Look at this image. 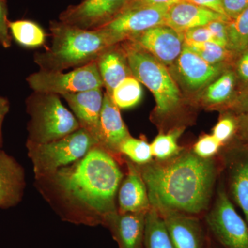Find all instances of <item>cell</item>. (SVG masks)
<instances>
[{
  "label": "cell",
  "mask_w": 248,
  "mask_h": 248,
  "mask_svg": "<svg viewBox=\"0 0 248 248\" xmlns=\"http://www.w3.org/2000/svg\"><path fill=\"white\" fill-rule=\"evenodd\" d=\"M137 166L151 207L158 213L179 212L196 216L208 208L218 174L214 158L203 159L192 151L182 152L170 159Z\"/></svg>",
  "instance_id": "obj_1"
},
{
  "label": "cell",
  "mask_w": 248,
  "mask_h": 248,
  "mask_svg": "<svg viewBox=\"0 0 248 248\" xmlns=\"http://www.w3.org/2000/svg\"><path fill=\"white\" fill-rule=\"evenodd\" d=\"M48 178L67 201L86 210L85 224H104L107 217L118 210L115 199L123 173L115 158L100 146Z\"/></svg>",
  "instance_id": "obj_2"
},
{
  "label": "cell",
  "mask_w": 248,
  "mask_h": 248,
  "mask_svg": "<svg viewBox=\"0 0 248 248\" xmlns=\"http://www.w3.org/2000/svg\"><path fill=\"white\" fill-rule=\"evenodd\" d=\"M51 46L36 53L34 62L45 71H60L86 66L107 48L119 42L102 29L86 30L68 25L61 21H51L49 26Z\"/></svg>",
  "instance_id": "obj_3"
},
{
  "label": "cell",
  "mask_w": 248,
  "mask_h": 248,
  "mask_svg": "<svg viewBox=\"0 0 248 248\" xmlns=\"http://www.w3.org/2000/svg\"><path fill=\"white\" fill-rule=\"evenodd\" d=\"M121 45L126 55L132 76L153 93L156 102V113L161 117L174 113L180 104V92L166 66L130 41H124Z\"/></svg>",
  "instance_id": "obj_4"
},
{
  "label": "cell",
  "mask_w": 248,
  "mask_h": 248,
  "mask_svg": "<svg viewBox=\"0 0 248 248\" xmlns=\"http://www.w3.org/2000/svg\"><path fill=\"white\" fill-rule=\"evenodd\" d=\"M30 115L27 141L46 143L69 135L81 128L73 112L60 100V95L33 92L26 101Z\"/></svg>",
  "instance_id": "obj_5"
},
{
  "label": "cell",
  "mask_w": 248,
  "mask_h": 248,
  "mask_svg": "<svg viewBox=\"0 0 248 248\" xmlns=\"http://www.w3.org/2000/svg\"><path fill=\"white\" fill-rule=\"evenodd\" d=\"M96 146H99L97 140L82 128L48 143L27 141L28 156L38 179L48 178L58 170L76 162Z\"/></svg>",
  "instance_id": "obj_6"
},
{
  "label": "cell",
  "mask_w": 248,
  "mask_h": 248,
  "mask_svg": "<svg viewBox=\"0 0 248 248\" xmlns=\"http://www.w3.org/2000/svg\"><path fill=\"white\" fill-rule=\"evenodd\" d=\"M212 236L221 248H248V226L235 210L223 182L217 188L216 200L205 216Z\"/></svg>",
  "instance_id": "obj_7"
},
{
  "label": "cell",
  "mask_w": 248,
  "mask_h": 248,
  "mask_svg": "<svg viewBox=\"0 0 248 248\" xmlns=\"http://www.w3.org/2000/svg\"><path fill=\"white\" fill-rule=\"evenodd\" d=\"M27 81L33 92L61 96L104 87L96 62L68 73L40 70L28 77Z\"/></svg>",
  "instance_id": "obj_8"
},
{
  "label": "cell",
  "mask_w": 248,
  "mask_h": 248,
  "mask_svg": "<svg viewBox=\"0 0 248 248\" xmlns=\"http://www.w3.org/2000/svg\"><path fill=\"white\" fill-rule=\"evenodd\" d=\"M169 6L155 5L128 6L102 30L113 36L119 43L148 29L165 25Z\"/></svg>",
  "instance_id": "obj_9"
},
{
  "label": "cell",
  "mask_w": 248,
  "mask_h": 248,
  "mask_svg": "<svg viewBox=\"0 0 248 248\" xmlns=\"http://www.w3.org/2000/svg\"><path fill=\"white\" fill-rule=\"evenodd\" d=\"M131 0H84L60 14V21L86 30L107 25L125 9Z\"/></svg>",
  "instance_id": "obj_10"
},
{
  "label": "cell",
  "mask_w": 248,
  "mask_h": 248,
  "mask_svg": "<svg viewBox=\"0 0 248 248\" xmlns=\"http://www.w3.org/2000/svg\"><path fill=\"white\" fill-rule=\"evenodd\" d=\"M127 40L144 49L165 66L175 63L185 45L184 34L166 25L152 28Z\"/></svg>",
  "instance_id": "obj_11"
},
{
  "label": "cell",
  "mask_w": 248,
  "mask_h": 248,
  "mask_svg": "<svg viewBox=\"0 0 248 248\" xmlns=\"http://www.w3.org/2000/svg\"><path fill=\"white\" fill-rule=\"evenodd\" d=\"M230 193L242 210L248 226V150L236 141L223 154Z\"/></svg>",
  "instance_id": "obj_12"
},
{
  "label": "cell",
  "mask_w": 248,
  "mask_h": 248,
  "mask_svg": "<svg viewBox=\"0 0 248 248\" xmlns=\"http://www.w3.org/2000/svg\"><path fill=\"white\" fill-rule=\"evenodd\" d=\"M175 63L183 84L192 91L213 82L229 70V63L211 64L186 45Z\"/></svg>",
  "instance_id": "obj_13"
},
{
  "label": "cell",
  "mask_w": 248,
  "mask_h": 248,
  "mask_svg": "<svg viewBox=\"0 0 248 248\" xmlns=\"http://www.w3.org/2000/svg\"><path fill=\"white\" fill-rule=\"evenodd\" d=\"M159 215L164 219L174 248H208L203 227L195 215L173 211Z\"/></svg>",
  "instance_id": "obj_14"
},
{
  "label": "cell",
  "mask_w": 248,
  "mask_h": 248,
  "mask_svg": "<svg viewBox=\"0 0 248 248\" xmlns=\"http://www.w3.org/2000/svg\"><path fill=\"white\" fill-rule=\"evenodd\" d=\"M73 111L80 127L87 130L99 143L100 115L104 94L102 89H95L62 96Z\"/></svg>",
  "instance_id": "obj_15"
},
{
  "label": "cell",
  "mask_w": 248,
  "mask_h": 248,
  "mask_svg": "<svg viewBox=\"0 0 248 248\" xmlns=\"http://www.w3.org/2000/svg\"><path fill=\"white\" fill-rule=\"evenodd\" d=\"M129 137L130 135L122 119L120 109L110 94L106 92L100 115L99 146L115 158L121 155V145Z\"/></svg>",
  "instance_id": "obj_16"
},
{
  "label": "cell",
  "mask_w": 248,
  "mask_h": 248,
  "mask_svg": "<svg viewBox=\"0 0 248 248\" xmlns=\"http://www.w3.org/2000/svg\"><path fill=\"white\" fill-rule=\"evenodd\" d=\"M147 213H121L117 210L107 217L103 225L110 230L119 248H143Z\"/></svg>",
  "instance_id": "obj_17"
},
{
  "label": "cell",
  "mask_w": 248,
  "mask_h": 248,
  "mask_svg": "<svg viewBox=\"0 0 248 248\" xmlns=\"http://www.w3.org/2000/svg\"><path fill=\"white\" fill-rule=\"evenodd\" d=\"M127 174L118 191V212L147 213L151 208L146 184L138 166L127 160Z\"/></svg>",
  "instance_id": "obj_18"
},
{
  "label": "cell",
  "mask_w": 248,
  "mask_h": 248,
  "mask_svg": "<svg viewBox=\"0 0 248 248\" xmlns=\"http://www.w3.org/2000/svg\"><path fill=\"white\" fill-rule=\"evenodd\" d=\"M215 20L231 21L223 15L182 0L170 6L166 14L165 25L184 34L189 29L204 27Z\"/></svg>",
  "instance_id": "obj_19"
},
{
  "label": "cell",
  "mask_w": 248,
  "mask_h": 248,
  "mask_svg": "<svg viewBox=\"0 0 248 248\" xmlns=\"http://www.w3.org/2000/svg\"><path fill=\"white\" fill-rule=\"evenodd\" d=\"M25 173L17 160L0 149V208L17 205L25 189Z\"/></svg>",
  "instance_id": "obj_20"
},
{
  "label": "cell",
  "mask_w": 248,
  "mask_h": 248,
  "mask_svg": "<svg viewBox=\"0 0 248 248\" xmlns=\"http://www.w3.org/2000/svg\"><path fill=\"white\" fill-rule=\"evenodd\" d=\"M98 70L107 93L113 90L128 77L132 76L125 51L120 43L109 47L98 58Z\"/></svg>",
  "instance_id": "obj_21"
},
{
  "label": "cell",
  "mask_w": 248,
  "mask_h": 248,
  "mask_svg": "<svg viewBox=\"0 0 248 248\" xmlns=\"http://www.w3.org/2000/svg\"><path fill=\"white\" fill-rule=\"evenodd\" d=\"M143 248H174L164 219L152 207L146 213Z\"/></svg>",
  "instance_id": "obj_22"
},
{
  "label": "cell",
  "mask_w": 248,
  "mask_h": 248,
  "mask_svg": "<svg viewBox=\"0 0 248 248\" xmlns=\"http://www.w3.org/2000/svg\"><path fill=\"white\" fill-rule=\"evenodd\" d=\"M236 76L233 71H227L209 85L204 94L203 100L208 105L230 104L233 99Z\"/></svg>",
  "instance_id": "obj_23"
},
{
  "label": "cell",
  "mask_w": 248,
  "mask_h": 248,
  "mask_svg": "<svg viewBox=\"0 0 248 248\" xmlns=\"http://www.w3.org/2000/svg\"><path fill=\"white\" fill-rule=\"evenodd\" d=\"M9 28L11 37L22 46L32 48L45 45V31L32 21L20 19L9 22Z\"/></svg>",
  "instance_id": "obj_24"
},
{
  "label": "cell",
  "mask_w": 248,
  "mask_h": 248,
  "mask_svg": "<svg viewBox=\"0 0 248 248\" xmlns=\"http://www.w3.org/2000/svg\"><path fill=\"white\" fill-rule=\"evenodd\" d=\"M111 97L120 109L135 107L141 99V84L133 76L128 77L113 90Z\"/></svg>",
  "instance_id": "obj_25"
},
{
  "label": "cell",
  "mask_w": 248,
  "mask_h": 248,
  "mask_svg": "<svg viewBox=\"0 0 248 248\" xmlns=\"http://www.w3.org/2000/svg\"><path fill=\"white\" fill-rule=\"evenodd\" d=\"M228 49L240 55L248 50V8L228 24Z\"/></svg>",
  "instance_id": "obj_26"
},
{
  "label": "cell",
  "mask_w": 248,
  "mask_h": 248,
  "mask_svg": "<svg viewBox=\"0 0 248 248\" xmlns=\"http://www.w3.org/2000/svg\"><path fill=\"white\" fill-rule=\"evenodd\" d=\"M182 133V130L176 129L170 133L157 135L150 143L153 157L159 161H164L180 154L182 150L177 141Z\"/></svg>",
  "instance_id": "obj_27"
},
{
  "label": "cell",
  "mask_w": 248,
  "mask_h": 248,
  "mask_svg": "<svg viewBox=\"0 0 248 248\" xmlns=\"http://www.w3.org/2000/svg\"><path fill=\"white\" fill-rule=\"evenodd\" d=\"M199 56L211 64L229 63L236 56L229 49L221 46L214 42L203 44H192L186 45Z\"/></svg>",
  "instance_id": "obj_28"
},
{
  "label": "cell",
  "mask_w": 248,
  "mask_h": 248,
  "mask_svg": "<svg viewBox=\"0 0 248 248\" xmlns=\"http://www.w3.org/2000/svg\"><path fill=\"white\" fill-rule=\"evenodd\" d=\"M120 153L137 165H144L153 161L151 144L142 139L129 137L121 145Z\"/></svg>",
  "instance_id": "obj_29"
},
{
  "label": "cell",
  "mask_w": 248,
  "mask_h": 248,
  "mask_svg": "<svg viewBox=\"0 0 248 248\" xmlns=\"http://www.w3.org/2000/svg\"><path fill=\"white\" fill-rule=\"evenodd\" d=\"M237 123L236 115L228 114L222 117L214 127L212 135L221 143L222 146L231 141L236 135Z\"/></svg>",
  "instance_id": "obj_30"
},
{
  "label": "cell",
  "mask_w": 248,
  "mask_h": 248,
  "mask_svg": "<svg viewBox=\"0 0 248 248\" xmlns=\"http://www.w3.org/2000/svg\"><path fill=\"white\" fill-rule=\"evenodd\" d=\"M221 147V143L213 135H205L196 142L192 152L203 159H211L217 155Z\"/></svg>",
  "instance_id": "obj_31"
},
{
  "label": "cell",
  "mask_w": 248,
  "mask_h": 248,
  "mask_svg": "<svg viewBox=\"0 0 248 248\" xmlns=\"http://www.w3.org/2000/svg\"><path fill=\"white\" fill-rule=\"evenodd\" d=\"M184 36L186 45L207 42L217 44L213 34L205 26L189 29L184 32Z\"/></svg>",
  "instance_id": "obj_32"
},
{
  "label": "cell",
  "mask_w": 248,
  "mask_h": 248,
  "mask_svg": "<svg viewBox=\"0 0 248 248\" xmlns=\"http://www.w3.org/2000/svg\"><path fill=\"white\" fill-rule=\"evenodd\" d=\"M8 6L6 0H0V45L5 48L11 46L12 37L10 33Z\"/></svg>",
  "instance_id": "obj_33"
},
{
  "label": "cell",
  "mask_w": 248,
  "mask_h": 248,
  "mask_svg": "<svg viewBox=\"0 0 248 248\" xmlns=\"http://www.w3.org/2000/svg\"><path fill=\"white\" fill-rule=\"evenodd\" d=\"M228 22L224 20H215L205 26L213 34L217 45L227 48H228Z\"/></svg>",
  "instance_id": "obj_34"
},
{
  "label": "cell",
  "mask_w": 248,
  "mask_h": 248,
  "mask_svg": "<svg viewBox=\"0 0 248 248\" xmlns=\"http://www.w3.org/2000/svg\"><path fill=\"white\" fill-rule=\"evenodd\" d=\"M225 14L231 20L236 19L248 8V0H223Z\"/></svg>",
  "instance_id": "obj_35"
},
{
  "label": "cell",
  "mask_w": 248,
  "mask_h": 248,
  "mask_svg": "<svg viewBox=\"0 0 248 248\" xmlns=\"http://www.w3.org/2000/svg\"><path fill=\"white\" fill-rule=\"evenodd\" d=\"M236 115L237 129L235 137L236 141L248 150V111L234 114Z\"/></svg>",
  "instance_id": "obj_36"
},
{
  "label": "cell",
  "mask_w": 248,
  "mask_h": 248,
  "mask_svg": "<svg viewBox=\"0 0 248 248\" xmlns=\"http://www.w3.org/2000/svg\"><path fill=\"white\" fill-rule=\"evenodd\" d=\"M236 78L246 86H248V50L239 55L236 63Z\"/></svg>",
  "instance_id": "obj_37"
},
{
  "label": "cell",
  "mask_w": 248,
  "mask_h": 248,
  "mask_svg": "<svg viewBox=\"0 0 248 248\" xmlns=\"http://www.w3.org/2000/svg\"><path fill=\"white\" fill-rule=\"evenodd\" d=\"M229 107L231 108L235 114L241 112H248V86L237 97H234Z\"/></svg>",
  "instance_id": "obj_38"
},
{
  "label": "cell",
  "mask_w": 248,
  "mask_h": 248,
  "mask_svg": "<svg viewBox=\"0 0 248 248\" xmlns=\"http://www.w3.org/2000/svg\"><path fill=\"white\" fill-rule=\"evenodd\" d=\"M185 1L193 3L205 9L211 10L214 12L223 15L227 17L223 8V0H185Z\"/></svg>",
  "instance_id": "obj_39"
},
{
  "label": "cell",
  "mask_w": 248,
  "mask_h": 248,
  "mask_svg": "<svg viewBox=\"0 0 248 248\" xmlns=\"http://www.w3.org/2000/svg\"><path fill=\"white\" fill-rule=\"evenodd\" d=\"M180 1L182 0H131L127 6H136V5H155V6H166L170 7L172 4Z\"/></svg>",
  "instance_id": "obj_40"
},
{
  "label": "cell",
  "mask_w": 248,
  "mask_h": 248,
  "mask_svg": "<svg viewBox=\"0 0 248 248\" xmlns=\"http://www.w3.org/2000/svg\"><path fill=\"white\" fill-rule=\"evenodd\" d=\"M9 110L10 103L7 98L0 97V149L2 146V135H1L2 124Z\"/></svg>",
  "instance_id": "obj_41"
},
{
  "label": "cell",
  "mask_w": 248,
  "mask_h": 248,
  "mask_svg": "<svg viewBox=\"0 0 248 248\" xmlns=\"http://www.w3.org/2000/svg\"><path fill=\"white\" fill-rule=\"evenodd\" d=\"M208 248H221L218 245L213 244V242H212L211 244H209L208 245Z\"/></svg>",
  "instance_id": "obj_42"
}]
</instances>
